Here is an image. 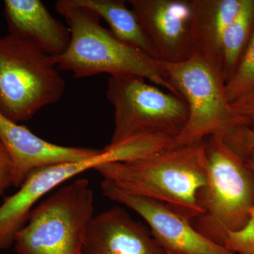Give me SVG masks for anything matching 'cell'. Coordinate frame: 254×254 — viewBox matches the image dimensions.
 I'll return each instance as SVG.
<instances>
[{"label":"cell","instance_id":"6","mask_svg":"<svg viewBox=\"0 0 254 254\" xmlns=\"http://www.w3.org/2000/svg\"><path fill=\"white\" fill-rule=\"evenodd\" d=\"M93 210L89 181L75 180L33 208L15 236L16 253L83 254Z\"/></svg>","mask_w":254,"mask_h":254},{"label":"cell","instance_id":"20","mask_svg":"<svg viewBox=\"0 0 254 254\" xmlns=\"http://www.w3.org/2000/svg\"><path fill=\"white\" fill-rule=\"evenodd\" d=\"M14 165L11 157L3 143L0 141V196L13 186Z\"/></svg>","mask_w":254,"mask_h":254},{"label":"cell","instance_id":"11","mask_svg":"<svg viewBox=\"0 0 254 254\" xmlns=\"http://www.w3.org/2000/svg\"><path fill=\"white\" fill-rule=\"evenodd\" d=\"M0 141L14 165L13 187L19 188L28 175L43 167L80 161L100 153L93 148L55 144L40 138L20 124L0 113Z\"/></svg>","mask_w":254,"mask_h":254},{"label":"cell","instance_id":"4","mask_svg":"<svg viewBox=\"0 0 254 254\" xmlns=\"http://www.w3.org/2000/svg\"><path fill=\"white\" fill-rule=\"evenodd\" d=\"M161 64L175 94L189 110L187 123L171 148L193 144L210 136L227 140L240 127H249L227 98L226 81L218 65L196 54L180 63Z\"/></svg>","mask_w":254,"mask_h":254},{"label":"cell","instance_id":"8","mask_svg":"<svg viewBox=\"0 0 254 254\" xmlns=\"http://www.w3.org/2000/svg\"><path fill=\"white\" fill-rule=\"evenodd\" d=\"M121 158L117 147L107 145L91 158L43 167L32 172L19 190L5 197L0 205V250H7L14 244L15 236L27 222L33 207L50 190L87 170L121 161Z\"/></svg>","mask_w":254,"mask_h":254},{"label":"cell","instance_id":"15","mask_svg":"<svg viewBox=\"0 0 254 254\" xmlns=\"http://www.w3.org/2000/svg\"><path fill=\"white\" fill-rule=\"evenodd\" d=\"M91 10L109 25L110 31L120 41L136 47L157 60L139 19L123 0H73Z\"/></svg>","mask_w":254,"mask_h":254},{"label":"cell","instance_id":"3","mask_svg":"<svg viewBox=\"0 0 254 254\" xmlns=\"http://www.w3.org/2000/svg\"><path fill=\"white\" fill-rule=\"evenodd\" d=\"M203 142L206 181L197 195L202 213L190 223L203 236L223 246L228 232L240 230L250 220L254 173L223 138L210 136Z\"/></svg>","mask_w":254,"mask_h":254},{"label":"cell","instance_id":"9","mask_svg":"<svg viewBox=\"0 0 254 254\" xmlns=\"http://www.w3.org/2000/svg\"><path fill=\"white\" fill-rule=\"evenodd\" d=\"M155 58L185 61L193 55V0H129Z\"/></svg>","mask_w":254,"mask_h":254},{"label":"cell","instance_id":"12","mask_svg":"<svg viewBox=\"0 0 254 254\" xmlns=\"http://www.w3.org/2000/svg\"><path fill=\"white\" fill-rule=\"evenodd\" d=\"M83 254H166L149 228L114 207L93 217Z\"/></svg>","mask_w":254,"mask_h":254},{"label":"cell","instance_id":"2","mask_svg":"<svg viewBox=\"0 0 254 254\" xmlns=\"http://www.w3.org/2000/svg\"><path fill=\"white\" fill-rule=\"evenodd\" d=\"M55 9L65 18L71 33L67 50L55 58L58 69L72 73L74 78L100 73L135 75L175 94L161 62L120 41L101 26L98 14L73 0H58Z\"/></svg>","mask_w":254,"mask_h":254},{"label":"cell","instance_id":"5","mask_svg":"<svg viewBox=\"0 0 254 254\" xmlns=\"http://www.w3.org/2000/svg\"><path fill=\"white\" fill-rule=\"evenodd\" d=\"M55 58L13 35L0 37V113L10 121H28L63 98L66 82Z\"/></svg>","mask_w":254,"mask_h":254},{"label":"cell","instance_id":"17","mask_svg":"<svg viewBox=\"0 0 254 254\" xmlns=\"http://www.w3.org/2000/svg\"><path fill=\"white\" fill-rule=\"evenodd\" d=\"M254 87V28L225 90L230 103L245 95Z\"/></svg>","mask_w":254,"mask_h":254},{"label":"cell","instance_id":"19","mask_svg":"<svg viewBox=\"0 0 254 254\" xmlns=\"http://www.w3.org/2000/svg\"><path fill=\"white\" fill-rule=\"evenodd\" d=\"M225 141L237 155L242 158L249 150L254 149V131L248 127H241Z\"/></svg>","mask_w":254,"mask_h":254},{"label":"cell","instance_id":"7","mask_svg":"<svg viewBox=\"0 0 254 254\" xmlns=\"http://www.w3.org/2000/svg\"><path fill=\"white\" fill-rule=\"evenodd\" d=\"M106 95L115 111L110 145L143 136L174 139L188 119V108L180 97L163 91L141 76H110Z\"/></svg>","mask_w":254,"mask_h":254},{"label":"cell","instance_id":"18","mask_svg":"<svg viewBox=\"0 0 254 254\" xmlns=\"http://www.w3.org/2000/svg\"><path fill=\"white\" fill-rule=\"evenodd\" d=\"M223 246L236 254H254V208L245 226L240 230L228 232Z\"/></svg>","mask_w":254,"mask_h":254},{"label":"cell","instance_id":"1","mask_svg":"<svg viewBox=\"0 0 254 254\" xmlns=\"http://www.w3.org/2000/svg\"><path fill=\"white\" fill-rule=\"evenodd\" d=\"M94 170L119 190L160 202L189 221L202 213L197 195L206 181L203 141L131 161L103 164Z\"/></svg>","mask_w":254,"mask_h":254},{"label":"cell","instance_id":"16","mask_svg":"<svg viewBox=\"0 0 254 254\" xmlns=\"http://www.w3.org/2000/svg\"><path fill=\"white\" fill-rule=\"evenodd\" d=\"M254 28V0H243L222 38L220 68L226 82L235 71Z\"/></svg>","mask_w":254,"mask_h":254},{"label":"cell","instance_id":"10","mask_svg":"<svg viewBox=\"0 0 254 254\" xmlns=\"http://www.w3.org/2000/svg\"><path fill=\"white\" fill-rule=\"evenodd\" d=\"M101 189L107 198L140 215L148 225L153 238L166 253L236 254L203 236L190 221L160 202L125 193L105 180L101 182Z\"/></svg>","mask_w":254,"mask_h":254},{"label":"cell","instance_id":"14","mask_svg":"<svg viewBox=\"0 0 254 254\" xmlns=\"http://www.w3.org/2000/svg\"><path fill=\"white\" fill-rule=\"evenodd\" d=\"M242 3L243 0H193V55H200L220 68L224 33Z\"/></svg>","mask_w":254,"mask_h":254},{"label":"cell","instance_id":"23","mask_svg":"<svg viewBox=\"0 0 254 254\" xmlns=\"http://www.w3.org/2000/svg\"><path fill=\"white\" fill-rule=\"evenodd\" d=\"M166 254H171V253H166Z\"/></svg>","mask_w":254,"mask_h":254},{"label":"cell","instance_id":"13","mask_svg":"<svg viewBox=\"0 0 254 254\" xmlns=\"http://www.w3.org/2000/svg\"><path fill=\"white\" fill-rule=\"evenodd\" d=\"M4 14L9 34L29 41L54 58L67 50L69 28L53 17L41 0H5Z\"/></svg>","mask_w":254,"mask_h":254},{"label":"cell","instance_id":"22","mask_svg":"<svg viewBox=\"0 0 254 254\" xmlns=\"http://www.w3.org/2000/svg\"><path fill=\"white\" fill-rule=\"evenodd\" d=\"M242 159L247 166L254 173V149L249 150Z\"/></svg>","mask_w":254,"mask_h":254},{"label":"cell","instance_id":"21","mask_svg":"<svg viewBox=\"0 0 254 254\" xmlns=\"http://www.w3.org/2000/svg\"><path fill=\"white\" fill-rule=\"evenodd\" d=\"M232 108L248 123L249 128L254 131V87L231 103Z\"/></svg>","mask_w":254,"mask_h":254}]
</instances>
